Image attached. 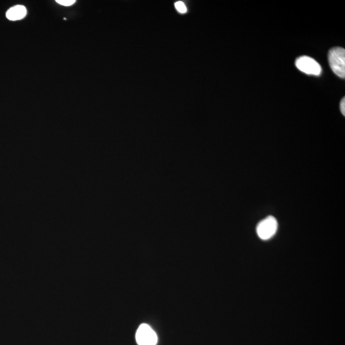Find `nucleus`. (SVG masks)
Returning <instances> with one entry per match:
<instances>
[{
  "label": "nucleus",
  "instance_id": "f257e3e1",
  "mask_svg": "<svg viewBox=\"0 0 345 345\" xmlns=\"http://www.w3.org/2000/svg\"><path fill=\"white\" fill-rule=\"evenodd\" d=\"M328 62L335 74L341 78H345V50L342 48H332L328 54Z\"/></svg>",
  "mask_w": 345,
  "mask_h": 345
},
{
  "label": "nucleus",
  "instance_id": "f03ea898",
  "mask_svg": "<svg viewBox=\"0 0 345 345\" xmlns=\"http://www.w3.org/2000/svg\"><path fill=\"white\" fill-rule=\"evenodd\" d=\"M278 224L277 220L273 216L264 218L258 223L256 227L258 236L262 240H268L272 238L277 232Z\"/></svg>",
  "mask_w": 345,
  "mask_h": 345
},
{
  "label": "nucleus",
  "instance_id": "7ed1b4c3",
  "mask_svg": "<svg viewBox=\"0 0 345 345\" xmlns=\"http://www.w3.org/2000/svg\"><path fill=\"white\" fill-rule=\"evenodd\" d=\"M296 68L308 75L320 76L322 73V66L312 58L303 56L296 60Z\"/></svg>",
  "mask_w": 345,
  "mask_h": 345
},
{
  "label": "nucleus",
  "instance_id": "20e7f679",
  "mask_svg": "<svg viewBox=\"0 0 345 345\" xmlns=\"http://www.w3.org/2000/svg\"><path fill=\"white\" fill-rule=\"evenodd\" d=\"M136 340L138 345H156L158 338L155 331L147 324H142L136 334Z\"/></svg>",
  "mask_w": 345,
  "mask_h": 345
},
{
  "label": "nucleus",
  "instance_id": "39448f33",
  "mask_svg": "<svg viewBox=\"0 0 345 345\" xmlns=\"http://www.w3.org/2000/svg\"><path fill=\"white\" fill-rule=\"evenodd\" d=\"M26 13V9L24 6H17L9 9L6 14V16L9 20H17L24 18Z\"/></svg>",
  "mask_w": 345,
  "mask_h": 345
},
{
  "label": "nucleus",
  "instance_id": "423d86ee",
  "mask_svg": "<svg viewBox=\"0 0 345 345\" xmlns=\"http://www.w3.org/2000/svg\"><path fill=\"white\" fill-rule=\"evenodd\" d=\"M174 6H176V10L181 14H184L187 12V8H186L185 4H184L182 2H176V4H174Z\"/></svg>",
  "mask_w": 345,
  "mask_h": 345
},
{
  "label": "nucleus",
  "instance_id": "0eeeda50",
  "mask_svg": "<svg viewBox=\"0 0 345 345\" xmlns=\"http://www.w3.org/2000/svg\"><path fill=\"white\" fill-rule=\"evenodd\" d=\"M58 4L63 6H68L75 3V0H56Z\"/></svg>",
  "mask_w": 345,
  "mask_h": 345
},
{
  "label": "nucleus",
  "instance_id": "6e6552de",
  "mask_svg": "<svg viewBox=\"0 0 345 345\" xmlns=\"http://www.w3.org/2000/svg\"><path fill=\"white\" fill-rule=\"evenodd\" d=\"M340 110H341L342 114L345 115V100L344 98L342 100L341 104H340Z\"/></svg>",
  "mask_w": 345,
  "mask_h": 345
}]
</instances>
